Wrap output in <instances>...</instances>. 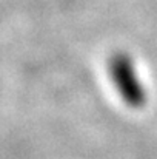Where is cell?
<instances>
[{
  "label": "cell",
  "mask_w": 157,
  "mask_h": 159,
  "mask_svg": "<svg viewBox=\"0 0 157 159\" xmlns=\"http://www.w3.org/2000/svg\"><path fill=\"white\" fill-rule=\"evenodd\" d=\"M114 76L119 85V90L123 96V99L131 107H142L146 101L145 90L142 84L137 80V76L134 73V68L126 57L117 59L114 65Z\"/></svg>",
  "instance_id": "1"
}]
</instances>
